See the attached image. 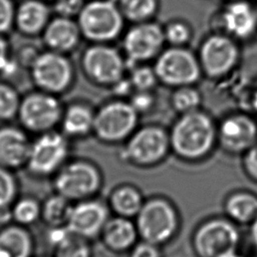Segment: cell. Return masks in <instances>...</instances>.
Here are the masks:
<instances>
[{
	"label": "cell",
	"instance_id": "obj_44",
	"mask_svg": "<svg viewBox=\"0 0 257 257\" xmlns=\"http://www.w3.org/2000/svg\"><path fill=\"white\" fill-rule=\"evenodd\" d=\"M45 1H47V2H48V1H51V2H52V1H54V0H45Z\"/></svg>",
	"mask_w": 257,
	"mask_h": 257
},
{
	"label": "cell",
	"instance_id": "obj_40",
	"mask_svg": "<svg viewBox=\"0 0 257 257\" xmlns=\"http://www.w3.org/2000/svg\"><path fill=\"white\" fill-rule=\"evenodd\" d=\"M10 61V45L5 36L0 35V73L7 69Z\"/></svg>",
	"mask_w": 257,
	"mask_h": 257
},
{
	"label": "cell",
	"instance_id": "obj_28",
	"mask_svg": "<svg viewBox=\"0 0 257 257\" xmlns=\"http://www.w3.org/2000/svg\"><path fill=\"white\" fill-rule=\"evenodd\" d=\"M12 222L30 227L41 221V200L31 195L19 196L11 207Z\"/></svg>",
	"mask_w": 257,
	"mask_h": 257
},
{
	"label": "cell",
	"instance_id": "obj_24",
	"mask_svg": "<svg viewBox=\"0 0 257 257\" xmlns=\"http://www.w3.org/2000/svg\"><path fill=\"white\" fill-rule=\"evenodd\" d=\"M106 203L110 212L115 216L131 219L139 214L144 200L137 188L130 185H120L110 192Z\"/></svg>",
	"mask_w": 257,
	"mask_h": 257
},
{
	"label": "cell",
	"instance_id": "obj_14",
	"mask_svg": "<svg viewBox=\"0 0 257 257\" xmlns=\"http://www.w3.org/2000/svg\"><path fill=\"white\" fill-rule=\"evenodd\" d=\"M164 29L155 22L136 23L123 35L122 48L128 61L143 63L157 58L165 43Z\"/></svg>",
	"mask_w": 257,
	"mask_h": 257
},
{
	"label": "cell",
	"instance_id": "obj_23",
	"mask_svg": "<svg viewBox=\"0 0 257 257\" xmlns=\"http://www.w3.org/2000/svg\"><path fill=\"white\" fill-rule=\"evenodd\" d=\"M94 112L85 102L70 103L63 109L60 132L69 140H80L92 135Z\"/></svg>",
	"mask_w": 257,
	"mask_h": 257
},
{
	"label": "cell",
	"instance_id": "obj_21",
	"mask_svg": "<svg viewBox=\"0 0 257 257\" xmlns=\"http://www.w3.org/2000/svg\"><path fill=\"white\" fill-rule=\"evenodd\" d=\"M139 237L136 223L130 218L114 215L107 220L99 239L108 251L126 253L138 243Z\"/></svg>",
	"mask_w": 257,
	"mask_h": 257
},
{
	"label": "cell",
	"instance_id": "obj_43",
	"mask_svg": "<svg viewBox=\"0 0 257 257\" xmlns=\"http://www.w3.org/2000/svg\"><path fill=\"white\" fill-rule=\"evenodd\" d=\"M225 257H245V256L242 255V254H239V253L236 251V252H233V253H231V254H229V255H227V256H225Z\"/></svg>",
	"mask_w": 257,
	"mask_h": 257
},
{
	"label": "cell",
	"instance_id": "obj_25",
	"mask_svg": "<svg viewBox=\"0 0 257 257\" xmlns=\"http://www.w3.org/2000/svg\"><path fill=\"white\" fill-rule=\"evenodd\" d=\"M73 204L62 195L53 192L41 200V221L47 228L67 225Z\"/></svg>",
	"mask_w": 257,
	"mask_h": 257
},
{
	"label": "cell",
	"instance_id": "obj_42",
	"mask_svg": "<svg viewBox=\"0 0 257 257\" xmlns=\"http://www.w3.org/2000/svg\"><path fill=\"white\" fill-rule=\"evenodd\" d=\"M252 105L254 107V109L257 111V90L255 91L254 95H253V98H252Z\"/></svg>",
	"mask_w": 257,
	"mask_h": 257
},
{
	"label": "cell",
	"instance_id": "obj_20",
	"mask_svg": "<svg viewBox=\"0 0 257 257\" xmlns=\"http://www.w3.org/2000/svg\"><path fill=\"white\" fill-rule=\"evenodd\" d=\"M51 12L45 0H22L16 6L14 28L24 37L40 36L52 18Z\"/></svg>",
	"mask_w": 257,
	"mask_h": 257
},
{
	"label": "cell",
	"instance_id": "obj_19",
	"mask_svg": "<svg viewBox=\"0 0 257 257\" xmlns=\"http://www.w3.org/2000/svg\"><path fill=\"white\" fill-rule=\"evenodd\" d=\"M221 22L234 39H249L257 31V9L245 0H233L222 11Z\"/></svg>",
	"mask_w": 257,
	"mask_h": 257
},
{
	"label": "cell",
	"instance_id": "obj_2",
	"mask_svg": "<svg viewBox=\"0 0 257 257\" xmlns=\"http://www.w3.org/2000/svg\"><path fill=\"white\" fill-rule=\"evenodd\" d=\"M53 192L72 203L98 197L103 187V174L91 160L70 158L51 179Z\"/></svg>",
	"mask_w": 257,
	"mask_h": 257
},
{
	"label": "cell",
	"instance_id": "obj_34",
	"mask_svg": "<svg viewBox=\"0 0 257 257\" xmlns=\"http://www.w3.org/2000/svg\"><path fill=\"white\" fill-rule=\"evenodd\" d=\"M128 79L136 90H151L159 81L154 67L147 65L135 67Z\"/></svg>",
	"mask_w": 257,
	"mask_h": 257
},
{
	"label": "cell",
	"instance_id": "obj_29",
	"mask_svg": "<svg viewBox=\"0 0 257 257\" xmlns=\"http://www.w3.org/2000/svg\"><path fill=\"white\" fill-rule=\"evenodd\" d=\"M117 5L124 19L135 24L151 21L159 7L158 0H118Z\"/></svg>",
	"mask_w": 257,
	"mask_h": 257
},
{
	"label": "cell",
	"instance_id": "obj_39",
	"mask_svg": "<svg viewBox=\"0 0 257 257\" xmlns=\"http://www.w3.org/2000/svg\"><path fill=\"white\" fill-rule=\"evenodd\" d=\"M243 167L246 174L257 182V143L244 153Z\"/></svg>",
	"mask_w": 257,
	"mask_h": 257
},
{
	"label": "cell",
	"instance_id": "obj_31",
	"mask_svg": "<svg viewBox=\"0 0 257 257\" xmlns=\"http://www.w3.org/2000/svg\"><path fill=\"white\" fill-rule=\"evenodd\" d=\"M21 102L18 90L10 83L0 80V121H10L17 117Z\"/></svg>",
	"mask_w": 257,
	"mask_h": 257
},
{
	"label": "cell",
	"instance_id": "obj_6",
	"mask_svg": "<svg viewBox=\"0 0 257 257\" xmlns=\"http://www.w3.org/2000/svg\"><path fill=\"white\" fill-rule=\"evenodd\" d=\"M63 109L57 95L37 89L21 97L16 118L28 134L38 136L59 126Z\"/></svg>",
	"mask_w": 257,
	"mask_h": 257
},
{
	"label": "cell",
	"instance_id": "obj_1",
	"mask_svg": "<svg viewBox=\"0 0 257 257\" xmlns=\"http://www.w3.org/2000/svg\"><path fill=\"white\" fill-rule=\"evenodd\" d=\"M169 136L171 150L186 161L206 158L218 140L212 117L199 109L183 113L172 126Z\"/></svg>",
	"mask_w": 257,
	"mask_h": 257
},
{
	"label": "cell",
	"instance_id": "obj_35",
	"mask_svg": "<svg viewBox=\"0 0 257 257\" xmlns=\"http://www.w3.org/2000/svg\"><path fill=\"white\" fill-rule=\"evenodd\" d=\"M85 2V0H54L52 11L57 16L76 19Z\"/></svg>",
	"mask_w": 257,
	"mask_h": 257
},
{
	"label": "cell",
	"instance_id": "obj_3",
	"mask_svg": "<svg viewBox=\"0 0 257 257\" xmlns=\"http://www.w3.org/2000/svg\"><path fill=\"white\" fill-rule=\"evenodd\" d=\"M124 17L112 0L86 1L76 17L82 38L91 43H109L122 32Z\"/></svg>",
	"mask_w": 257,
	"mask_h": 257
},
{
	"label": "cell",
	"instance_id": "obj_15",
	"mask_svg": "<svg viewBox=\"0 0 257 257\" xmlns=\"http://www.w3.org/2000/svg\"><path fill=\"white\" fill-rule=\"evenodd\" d=\"M110 210L106 202L98 197L73 204L66 227L83 239L93 241L99 236L110 218Z\"/></svg>",
	"mask_w": 257,
	"mask_h": 257
},
{
	"label": "cell",
	"instance_id": "obj_5",
	"mask_svg": "<svg viewBox=\"0 0 257 257\" xmlns=\"http://www.w3.org/2000/svg\"><path fill=\"white\" fill-rule=\"evenodd\" d=\"M136 218L140 238L158 246L169 242L180 225L179 215L174 205L161 197L144 202Z\"/></svg>",
	"mask_w": 257,
	"mask_h": 257
},
{
	"label": "cell",
	"instance_id": "obj_30",
	"mask_svg": "<svg viewBox=\"0 0 257 257\" xmlns=\"http://www.w3.org/2000/svg\"><path fill=\"white\" fill-rule=\"evenodd\" d=\"M52 249V257H93L91 241L76 236L71 232Z\"/></svg>",
	"mask_w": 257,
	"mask_h": 257
},
{
	"label": "cell",
	"instance_id": "obj_37",
	"mask_svg": "<svg viewBox=\"0 0 257 257\" xmlns=\"http://www.w3.org/2000/svg\"><path fill=\"white\" fill-rule=\"evenodd\" d=\"M159 247L158 245L142 240L126 252L125 257H162Z\"/></svg>",
	"mask_w": 257,
	"mask_h": 257
},
{
	"label": "cell",
	"instance_id": "obj_8",
	"mask_svg": "<svg viewBox=\"0 0 257 257\" xmlns=\"http://www.w3.org/2000/svg\"><path fill=\"white\" fill-rule=\"evenodd\" d=\"M30 76L38 90L58 96L70 89L75 73L66 54L46 50L38 53L31 63Z\"/></svg>",
	"mask_w": 257,
	"mask_h": 257
},
{
	"label": "cell",
	"instance_id": "obj_32",
	"mask_svg": "<svg viewBox=\"0 0 257 257\" xmlns=\"http://www.w3.org/2000/svg\"><path fill=\"white\" fill-rule=\"evenodd\" d=\"M173 107L183 113L199 109L201 103V94L193 85L177 87L172 95Z\"/></svg>",
	"mask_w": 257,
	"mask_h": 257
},
{
	"label": "cell",
	"instance_id": "obj_16",
	"mask_svg": "<svg viewBox=\"0 0 257 257\" xmlns=\"http://www.w3.org/2000/svg\"><path fill=\"white\" fill-rule=\"evenodd\" d=\"M221 147L232 154H244L257 143V122L245 113L226 116L217 128Z\"/></svg>",
	"mask_w": 257,
	"mask_h": 257
},
{
	"label": "cell",
	"instance_id": "obj_41",
	"mask_svg": "<svg viewBox=\"0 0 257 257\" xmlns=\"http://www.w3.org/2000/svg\"><path fill=\"white\" fill-rule=\"evenodd\" d=\"M251 227H250V237H251V241L253 246L255 247L256 251H257V216L255 217V219L250 223Z\"/></svg>",
	"mask_w": 257,
	"mask_h": 257
},
{
	"label": "cell",
	"instance_id": "obj_13",
	"mask_svg": "<svg viewBox=\"0 0 257 257\" xmlns=\"http://www.w3.org/2000/svg\"><path fill=\"white\" fill-rule=\"evenodd\" d=\"M198 58L206 75L219 78L235 68L239 60V48L231 36L212 34L202 42Z\"/></svg>",
	"mask_w": 257,
	"mask_h": 257
},
{
	"label": "cell",
	"instance_id": "obj_4",
	"mask_svg": "<svg viewBox=\"0 0 257 257\" xmlns=\"http://www.w3.org/2000/svg\"><path fill=\"white\" fill-rule=\"evenodd\" d=\"M70 159V140L60 131L36 136L24 170L35 179H52Z\"/></svg>",
	"mask_w": 257,
	"mask_h": 257
},
{
	"label": "cell",
	"instance_id": "obj_45",
	"mask_svg": "<svg viewBox=\"0 0 257 257\" xmlns=\"http://www.w3.org/2000/svg\"><path fill=\"white\" fill-rule=\"evenodd\" d=\"M40 257H49V256H40ZM52 257V256H51Z\"/></svg>",
	"mask_w": 257,
	"mask_h": 257
},
{
	"label": "cell",
	"instance_id": "obj_46",
	"mask_svg": "<svg viewBox=\"0 0 257 257\" xmlns=\"http://www.w3.org/2000/svg\"><path fill=\"white\" fill-rule=\"evenodd\" d=\"M256 257H257V255H256Z\"/></svg>",
	"mask_w": 257,
	"mask_h": 257
},
{
	"label": "cell",
	"instance_id": "obj_12",
	"mask_svg": "<svg viewBox=\"0 0 257 257\" xmlns=\"http://www.w3.org/2000/svg\"><path fill=\"white\" fill-rule=\"evenodd\" d=\"M240 234L230 219L215 218L202 223L194 233L193 246L199 257H225L237 251Z\"/></svg>",
	"mask_w": 257,
	"mask_h": 257
},
{
	"label": "cell",
	"instance_id": "obj_7",
	"mask_svg": "<svg viewBox=\"0 0 257 257\" xmlns=\"http://www.w3.org/2000/svg\"><path fill=\"white\" fill-rule=\"evenodd\" d=\"M139 112L130 101L110 100L94 112L92 135L103 144H119L137 130Z\"/></svg>",
	"mask_w": 257,
	"mask_h": 257
},
{
	"label": "cell",
	"instance_id": "obj_38",
	"mask_svg": "<svg viewBox=\"0 0 257 257\" xmlns=\"http://www.w3.org/2000/svg\"><path fill=\"white\" fill-rule=\"evenodd\" d=\"M130 102L139 113L145 112L154 104V96L150 90H136Z\"/></svg>",
	"mask_w": 257,
	"mask_h": 257
},
{
	"label": "cell",
	"instance_id": "obj_17",
	"mask_svg": "<svg viewBox=\"0 0 257 257\" xmlns=\"http://www.w3.org/2000/svg\"><path fill=\"white\" fill-rule=\"evenodd\" d=\"M31 140L29 134L21 126L4 124L0 126V167L11 171L25 168Z\"/></svg>",
	"mask_w": 257,
	"mask_h": 257
},
{
	"label": "cell",
	"instance_id": "obj_27",
	"mask_svg": "<svg viewBox=\"0 0 257 257\" xmlns=\"http://www.w3.org/2000/svg\"><path fill=\"white\" fill-rule=\"evenodd\" d=\"M20 196V184L14 171L0 167V225L12 222L11 207Z\"/></svg>",
	"mask_w": 257,
	"mask_h": 257
},
{
	"label": "cell",
	"instance_id": "obj_22",
	"mask_svg": "<svg viewBox=\"0 0 257 257\" xmlns=\"http://www.w3.org/2000/svg\"><path fill=\"white\" fill-rule=\"evenodd\" d=\"M36 241L28 227L10 222L0 225V257H35Z\"/></svg>",
	"mask_w": 257,
	"mask_h": 257
},
{
	"label": "cell",
	"instance_id": "obj_11",
	"mask_svg": "<svg viewBox=\"0 0 257 257\" xmlns=\"http://www.w3.org/2000/svg\"><path fill=\"white\" fill-rule=\"evenodd\" d=\"M159 81L168 86L194 85L201 77L198 56L184 46H171L163 50L154 65Z\"/></svg>",
	"mask_w": 257,
	"mask_h": 257
},
{
	"label": "cell",
	"instance_id": "obj_10",
	"mask_svg": "<svg viewBox=\"0 0 257 257\" xmlns=\"http://www.w3.org/2000/svg\"><path fill=\"white\" fill-rule=\"evenodd\" d=\"M171 150L170 136L161 126L149 124L137 128L125 141L121 159L139 167H151L162 162Z\"/></svg>",
	"mask_w": 257,
	"mask_h": 257
},
{
	"label": "cell",
	"instance_id": "obj_18",
	"mask_svg": "<svg viewBox=\"0 0 257 257\" xmlns=\"http://www.w3.org/2000/svg\"><path fill=\"white\" fill-rule=\"evenodd\" d=\"M40 36L47 50L66 55L74 51L82 39L76 19L57 15L50 19Z\"/></svg>",
	"mask_w": 257,
	"mask_h": 257
},
{
	"label": "cell",
	"instance_id": "obj_26",
	"mask_svg": "<svg viewBox=\"0 0 257 257\" xmlns=\"http://www.w3.org/2000/svg\"><path fill=\"white\" fill-rule=\"evenodd\" d=\"M225 212L234 223H251L257 216V196L249 192H236L225 203Z\"/></svg>",
	"mask_w": 257,
	"mask_h": 257
},
{
	"label": "cell",
	"instance_id": "obj_33",
	"mask_svg": "<svg viewBox=\"0 0 257 257\" xmlns=\"http://www.w3.org/2000/svg\"><path fill=\"white\" fill-rule=\"evenodd\" d=\"M165 39L171 46H184L192 36L191 28L183 21H172L164 29Z\"/></svg>",
	"mask_w": 257,
	"mask_h": 257
},
{
	"label": "cell",
	"instance_id": "obj_36",
	"mask_svg": "<svg viewBox=\"0 0 257 257\" xmlns=\"http://www.w3.org/2000/svg\"><path fill=\"white\" fill-rule=\"evenodd\" d=\"M16 6L13 0H0V35H6L14 28Z\"/></svg>",
	"mask_w": 257,
	"mask_h": 257
},
{
	"label": "cell",
	"instance_id": "obj_9",
	"mask_svg": "<svg viewBox=\"0 0 257 257\" xmlns=\"http://www.w3.org/2000/svg\"><path fill=\"white\" fill-rule=\"evenodd\" d=\"M85 77L98 86H113L123 78L125 61L121 53L109 43H91L80 56Z\"/></svg>",
	"mask_w": 257,
	"mask_h": 257
},
{
	"label": "cell",
	"instance_id": "obj_47",
	"mask_svg": "<svg viewBox=\"0 0 257 257\" xmlns=\"http://www.w3.org/2000/svg\"><path fill=\"white\" fill-rule=\"evenodd\" d=\"M256 9H257V8H256Z\"/></svg>",
	"mask_w": 257,
	"mask_h": 257
}]
</instances>
